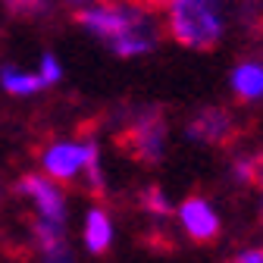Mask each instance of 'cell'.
Wrapping results in <instances>:
<instances>
[{"label": "cell", "instance_id": "cell-7", "mask_svg": "<svg viewBox=\"0 0 263 263\" xmlns=\"http://www.w3.org/2000/svg\"><path fill=\"white\" fill-rule=\"evenodd\" d=\"M179 219H182V229L188 232V238L201 241V245H207L219 235V213L197 194L185 197L179 204Z\"/></svg>", "mask_w": 263, "mask_h": 263}, {"label": "cell", "instance_id": "cell-10", "mask_svg": "<svg viewBox=\"0 0 263 263\" xmlns=\"http://www.w3.org/2000/svg\"><path fill=\"white\" fill-rule=\"evenodd\" d=\"M0 85H4L7 94H16V97L38 94L44 88L38 72H25V69H19V66H4V69H0Z\"/></svg>", "mask_w": 263, "mask_h": 263}, {"label": "cell", "instance_id": "cell-14", "mask_svg": "<svg viewBox=\"0 0 263 263\" xmlns=\"http://www.w3.org/2000/svg\"><path fill=\"white\" fill-rule=\"evenodd\" d=\"M47 263H76V260H72V254H69V251L60 245V248L47 251Z\"/></svg>", "mask_w": 263, "mask_h": 263}, {"label": "cell", "instance_id": "cell-11", "mask_svg": "<svg viewBox=\"0 0 263 263\" xmlns=\"http://www.w3.org/2000/svg\"><path fill=\"white\" fill-rule=\"evenodd\" d=\"M38 76H41L44 88H53V85H60V79H63V66H60V60H57L53 53H41Z\"/></svg>", "mask_w": 263, "mask_h": 263}, {"label": "cell", "instance_id": "cell-15", "mask_svg": "<svg viewBox=\"0 0 263 263\" xmlns=\"http://www.w3.org/2000/svg\"><path fill=\"white\" fill-rule=\"evenodd\" d=\"M232 263H263V251H260V248H254V251H241Z\"/></svg>", "mask_w": 263, "mask_h": 263}, {"label": "cell", "instance_id": "cell-1", "mask_svg": "<svg viewBox=\"0 0 263 263\" xmlns=\"http://www.w3.org/2000/svg\"><path fill=\"white\" fill-rule=\"evenodd\" d=\"M76 22L94 35L101 44H107L110 53L119 60L147 57L160 44V25L157 19L128 0H104V4H88L76 13Z\"/></svg>", "mask_w": 263, "mask_h": 263}, {"label": "cell", "instance_id": "cell-3", "mask_svg": "<svg viewBox=\"0 0 263 263\" xmlns=\"http://www.w3.org/2000/svg\"><path fill=\"white\" fill-rule=\"evenodd\" d=\"M97 154L101 151H97L94 141H53L41 154V166H44V176H50L57 182H69L79 173H85L88 160Z\"/></svg>", "mask_w": 263, "mask_h": 263}, {"label": "cell", "instance_id": "cell-6", "mask_svg": "<svg viewBox=\"0 0 263 263\" xmlns=\"http://www.w3.org/2000/svg\"><path fill=\"white\" fill-rule=\"evenodd\" d=\"M185 135L197 144H226L235 135V122L219 107H204L191 116V122L185 125Z\"/></svg>", "mask_w": 263, "mask_h": 263}, {"label": "cell", "instance_id": "cell-5", "mask_svg": "<svg viewBox=\"0 0 263 263\" xmlns=\"http://www.w3.org/2000/svg\"><path fill=\"white\" fill-rule=\"evenodd\" d=\"M125 147L141 163H160L166 154V122H163V116L151 110L141 119H135V125L125 135Z\"/></svg>", "mask_w": 263, "mask_h": 263}, {"label": "cell", "instance_id": "cell-9", "mask_svg": "<svg viewBox=\"0 0 263 263\" xmlns=\"http://www.w3.org/2000/svg\"><path fill=\"white\" fill-rule=\"evenodd\" d=\"M110 241H113V222H110V216L104 210H97V207L88 210V216H85V248L91 254H104L110 248Z\"/></svg>", "mask_w": 263, "mask_h": 263}, {"label": "cell", "instance_id": "cell-13", "mask_svg": "<svg viewBox=\"0 0 263 263\" xmlns=\"http://www.w3.org/2000/svg\"><path fill=\"white\" fill-rule=\"evenodd\" d=\"M7 10L16 13V16H31V13H38L44 7V0H4Z\"/></svg>", "mask_w": 263, "mask_h": 263}, {"label": "cell", "instance_id": "cell-12", "mask_svg": "<svg viewBox=\"0 0 263 263\" xmlns=\"http://www.w3.org/2000/svg\"><path fill=\"white\" fill-rule=\"evenodd\" d=\"M144 207H147L154 216H166V213H170V201H166V194H163L160 188H147V194H144Z\"/></svg>", "mask_w": 263, "mask_h": 263}, {"label": "cell", "instance_id": "cell-4", "mask_svg": "<svg viewBox=\"0 0 263 263\" xmlns=\"http://www.w3.org/2000/svg\"><path fill=\"white\" fill-rule=\"evenodd\" d=\"M16 191L25 194L38 210V219L41 222H50V226H60L66 229V197L60 194V188L53 185L50 176H41V173H28L16 182Z\"/></svg>", "mask_w": 263, "mask_h": 263}, {"label": "cell", "instance_id": "cell-2", "mask_svg": "<svg viewBox=\"0 0 263 263\" xmlns=\"http://www.w3.org/2000/svg\"><path fill=\"white\" fill-rule=\"evenodd\" d=\"M229 31V0H166V35L185 50H213Z\"/></svg>", "mask_w": 263, "mask_h": 263}, {"label": "cell", "instance_id": "cell-8", "mask_svg": "<svg viewBox=\"0 0 263 263\" xmlns=\"http://www.w3.org/2000/svg\"><path fill=\"white\" fill-rule=\"evenodd\" d=\"M229 88L241 104L263 101V60H238L229 72Z\"/></svg>", "mask_w": 263, "mask_h": 263}]
</instances>
